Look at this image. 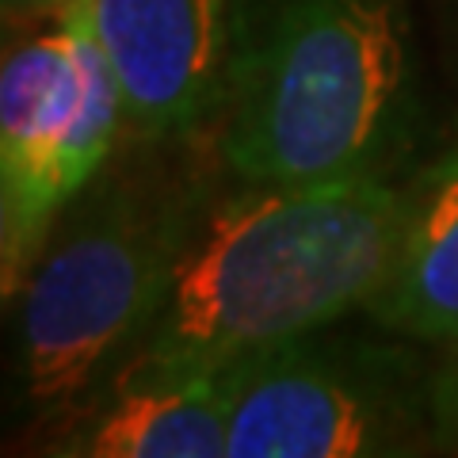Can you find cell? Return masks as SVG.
Returning a JSON list of instances; mask_svg holds the SVG:
<instances>
[{
    "instance_id": "cell-1",
    "label": "cell",
    "mask_w": 458,
    "mask_h": 458,
    "mask_svg": "<svg viewBox=\"0 0 458 458\" xmlns=\"http://www.w3.org/2000/svg\"><path fill=\"white\" fill-rule=\"evenodd\" d=\"M405 203L382 176L252 183L183 249L141 363L225 367L367 306L390 271Z\"/></svg>"
},
{
    "instance_id": "cell-2",
    "label": "cell",
    "mask_w": 458,
    "mask_h": 458,
    "mask_svg": "<svg viewBox=\"0 0 458 458\" xmlns=\"http://www.w3.org/2000/svg\"><path fill=\"white\" fill-rule=\"evenodd\" d=\"M405 111L397 0H286L237 62L222 157L245 183L382 176Z\"/></svg>"
},
{
    "instance_id": "cell-3",
    "label": "cell",
    "mask_w": 458,
    "mask_h": 458,
    "mask_svg": "<svg viewBox=\"0 0 458 458\" xmlns=\"http://www.w3.org/2000/svg\"><path fill=\"white\" fill-rule=\"evenodd\" d=\"M123 99L96 42L89 0H65L50 31L4 57L0 73V267L20 291L69 199L114 141Z\"/></svg>"
},
{
    "instance_id": "cell-4",
    "label": "cell",
    "mask_w": 458,
    "mask_h": 458,
    "mask_svg": "<svg viewBox=\"0 0 458 458\" xmlns=\"http://www.w3.org/2000/svg\"><path fill=\"white\" fill-rule=\"evenodd\" d=\"M188 241L168 210L111 199L65 229L20 286V360L35 401H65L161 318Z\"/></svg>"
},
{
    "instance_id": "cell-5",
    "label": "cell",
    "mask_w": 458,
    "mask_h": 458,
    "mask_svg": "<svg viewBox=\"0 0 458 458\" xmlns=\"http://www.w3.org/2000/svg\"><path fill=\"white\" fill-rule=\"evenodd\" d=\"M229 458H363L409 451L405 412L310 336L222 367Z\"/></svg>"
},
{
    "instance_id": "cell-6",
    "label": "cell",
    "mask_w": 458,
    "mask_h": 458,
    "mask_svg": "<svg viewBox=\"0 0 458 458\" xmlns=\"http://www.w3.org/2000/svg\"><path fill=\"white\" fill-rule=\"evenodd\" d=\"M89 20L141 134H180L218 89L222 0H89Z\"/></svg>"
},
{
    "instance_id": "cell-7",
    "label": "cell",
    "mask_w": 458,
    "mask_h": 458,
    "mask_svg": "<svg viewBox=\"0 0 458 458\" xmlns=\"http://www.w3.org/2000/svg\"><path fill=\"white\" fill-rule=\"evenodd\" d=\"M65 454L229 458L222 367H157L138 360L111 405Z\"/></svg>"
},
{
    "instance_id": "cell-8",
    "label": "cell",
    "mask_w": 458,
    "mask_h": 458,
    "mask_svg": "<svg viewBox=\"0 0 458 458\" xmlns=\"http://www.w3.org/2000/svg\"><path fill=\"white\" fill-rule=\"evenodd\" d=\"M367 310L397 333L458 340V153L409 195L390 271Z\"/></svg>"
},
{
    "instance_id": "cell-9",
    "label": "cell",
    "mask_w": 458,
    "mask_h": 458,
    "mask_svg": "<svg viewBox=\"0 0 458 458\" xmlns=\"http://www.w3.org/2000/svg\"><path fill=\"white\" fill-rule=\"evenodd\" d=\"M428 424L432 439L443 451H458V340L451 344V355L428 390Z\"/></svg>"
},
{
    "instance_id": "cell-10",
    "label": "cell",
    "mask_w": 458,
    "mask_h": 458,
    "mask_svg": "<svg viewBox=\"0 0 458 458\" xmlns=\"http://www.w3.org/2000/svg\"><path fill=\"white\" fill-rule=\"evenodd\" d=\"M65 0H4V8H62Z\"/></svg>"
}]
</instances>
